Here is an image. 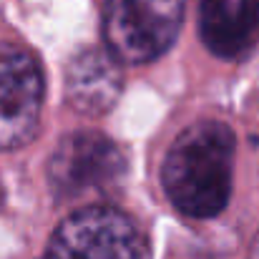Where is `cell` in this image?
<instances>
[{
	"label": "cell",
	"instance_id": "7",
	"mask_svg": "<svg viewBox=\"0 0 259 259\" xmlns=\"http://www.w3.org/2000/svg\"><path fill=\"white\" fill-rule=\"evenodd\" d=\"M123 73L116 58L106 51L91 48L78 53L66 71V98L68 103L86 116L106 113L121 96Z\"/></svg>",
	"mask_w": 259,
	"mask_h": 259
},
{
	"label": "cell",
	"instance_id": "1",
	"mask_svg": "<svg viewBox=\"0 0 259 259\" xmlns=\"http://www.w3.org/2000/svg\"><path fill=\"white\" fill-rule=\"evenodd\" d=\"M234 136L219 121H199L171 144L161 181L174 206L194 219L217 217L232 196Z\"/></svg>",
	"mask_w": 259,
	"mask_h": 259
},
{
	"label": "cell",
	"instance_id": "8",
	"mask_svg": "<svg viewBox=\"0 0 259 259\" xmlns=\"http://www.w3.org/2000/svg\"><path fill=\"white\" fill-rule=\"evenodd\" d=\"M249 259H259V234L254 237V242H252V249H249Z\"/></svg>",
	"mask_w": 259,
	"mask_h": 259
},
{
	"label": "cell",
	"instance_id": "2",
	"mask_svg": "<svg viewBox=\"0 0 259 259\" xmlns=\"http://www.w3.org/2000/svg\"><path fill=\"white\" fill-rule=\"evenodd\" d=\"M186 0H106V53L118 63L144 66L174 46Z\"/></svg>",
	"mask_w": 259,
	"mask_h": 259
},
{
	"label": "cell",
	"instance_id": "5",
	"mask_svg": "<svg viewBox=\"0 0 259 259\" xmlns=\"http://www.w3.org/2000/svg\"><path fill=\"white\" fill-rule=\"evenodd\" d=\"M43 106V73L38 61L0 43V151L18 149L33 139Z\"/></svg>",
	"mask_w": 259,
	"mask_h": 259
},
{
	"label": "cell",
	"instance_id": "3",
	"mask_svg": "<svg viewBox=\"0 0 259 259\" xmlns=\"http://www.w3.org/2000/svg\"><path fill=\"white\" fill-rule=\"evenodd\" d=\"M46 259H151L144 232L113 206L73 211L53 232Z\"/></svg>",
	"mask_w": 259,
	"mask_h": 259
},
{
	"label": "cell",
	"instance_id": "6",
	"mask_svg": "<svg viewBox=\"0 0 259 259\" xmlns=\"http://www.w3.org/2000/svg\"><path fill=\"white\" fill-rule=\"evenodd\" d=\"M199 33L214 56L247 58L259 46V0H199Z\"/></svg>",
	"mask_w": 259,
	"mask_h": 259
},
{
	"label": "cell",
	"instance_id": "9",
	"mask_svg": "<svg viewBox=\"0 0 259 259\" xmlns=\"http://www.w3.org/2000/svg\"><path fill=\"white\" fill-rule=\"evenodd\" d=\"M0 206H3V186H0Z\"/></svg>",
	"mask_w": 259,
	"mask_h": 259
},
{
	"label": "cell",
	"instance_id": "4",
	"mask_svg": "<svg viewBox=\"0 0 259 259\" xmlns=\"http://www.w3.org/2000/svg\"><path fill=\"white\" fill-rule=\"evenodd\" d=\"M126 171L123 151L96 131L68 134L48 159V184L58 199L103 194Z\"/></svg>",
	"mask_w": 259,
	"mask_h": 259
}]
</instances>
